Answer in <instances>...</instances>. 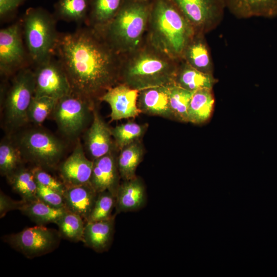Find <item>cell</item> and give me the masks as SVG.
Wrapping results in <instances>:
<instances>
[{"instance_id": "5b68a950", "label": "cell", "mask_w": 277, "mask_h": 277, "mask_svg": "<svg viewBox=\"0 0 277 277\" xmlns=\"http://www.w3.org/2000/svg\"><path fill=\"white\" fill-rule=\"evenodd\" d=\"M53 14L42 7L27 9L22 19L25 44L35 65L54 56L59 33Z\"/></svg>"}, {"instance_id": "836d02e7", "label": "cell", "mask_w": 277, "mask_h": 277, "mask_svg": "<svg viewBox=\"0 0 277 277\" xmlns=\"http://www.w3.org/2000/svg\"><path fill=\"white\" fill-rule=\"evenodd\" d=\"M145 126L134 122L122 124L111 129L115 145L122 149L133 143L144 133Z\"/></svg>"}, {"instance_id": "44dd1931", "label": "cell", "mask_w": 277, "mask_h": 277, "mask_svg": "<svg viewBox=\"0 0 277 277\" xmlns=\"http://www.w3.org/2000/svg\"><path fill=\"white\" fill-rule=\"evenodd\" d=\"M115 214L107 220L85 223L82 242L98 252L107 250L112 242Z\"/></svg>"}, {"instance_id": "6da1fadb", "label": "cell", "mask_w": 277, "mask_h": 277, "mask_svg": "<svg viewBox=\"0 0 277 277\" xmlns=\"http://www.w3.org/2000/svg\"><path fill=\"white\" fill-rule=\"evenodd\" d=\"M54 55L74 94L94 102L120 84L122 55L92 27L85 25L73 32L59 33Z\"/></svg>"}, {"instance_id": "d6986e66", "label": "cell", "mask_w": 277, "mask_h": 277, "mask_svg": "<svg viewBox=\"0 0 277 277\" xmlns=\"http://www.w3.org/2000/svg\"><path fill=\"white\" fill-rule=\"evenodd\" d=\"M226 9L239 19L277 16V0H223Z\"/></svg>"}, {"instance_id": "7402d4cb", "label": "cell", "mask_w": 277, "mask_h": 277, "mask_svg": "<svg viewBox=\"0 0 277 277\" xmlns=\"http://www.w3.org/2000/svg\"><path fill=\"white\" fill-rule=\"evenodd\" d=\"M182 60L201 72L213 73V63L205 34L195 33L187 46Z\"/></svg>"}, {"instance_id": "9a60e30c", "label": "cell", "mask_w": 277, "mask_h": 277, "mask_svg": "<svg viewBox=\"0 0 277 277\" xmlns=\"http://www.w3.org/2000/svg\"><path fill=\"white\" fill-rule=\"evenodd\" d=\"M112 137L111 129L94 108L91 124L84 136L85 148L91 160L112 152Z\"/></svg>"}, {"instance_id": "e0dca14e", "label": "cell", "mask_w": 277, "mask_h": 277, "mask_svg": "<svg viewBox=\"0 0 277 277\" xmlns=\"http://www.w3.org/2000/svg\"><path fill=\"white\" fill-rule=\"evenodd\" d=\"M98 193L90 183L66 187L63 194L65 207L69 211L88 221L97 199Z\"/></svg>"}, {"instance_id": "74e56055", "label": "cell", "mask_w": 277, "mask_h": 277, "mask_svg": "<svg viewBox=\"0 0 277 277\" xmlns=\"http://www.w3.org/2000/svg\"><path fill=\"white\" fill-rule=\"evenodd\" d=\"M26 202L22 200L16 201L1 191L0 193V217H3L6 214L11 210H19L25 204Z\"/></svg>"}, {"instance_id": "8d00e7d4", "label": "cell", "mask_w": 277, "mask_h": 277, "mask_svg": "<svg viewBox=\"0 0 277 277\" xmlns=\"http://www.w3.org/2000/svg\"><path fill=\"white\" fill-rule=\"evenodd\" d=\"M38 200L55 208H65L63 196L58 192L37 183Z\"/></svg>"}, {"instance_id": "f35d334b", "label": "cell", "mask_w": 277, "mask_h": 277, "mask_svg": "<svg viewBox=\"0 0 277 277\" xmlns=\"http://www.w3.org/2000/svg\"><path fill=\"white\" fill-rule=\"evenodd\" d=\"M27 0H0V18L4 20L13 15Z\"/></svg>"}, {"instance_id": "e575fe53", "label": "cell", "mask_w": 277, "mask_h": 277, "mask_svg": "<svg viewBox=\"0 0 277 277\" xmlns=\"http://www.w3.org/2000/svg\"><path fill=\"white\" fill-rule=\"evenodd\" d=\"M116 196L108 190L98 193L95 204L87 222H96L107 220L115 208Z\"/></svg>"}, {"instance_id": "ba28073f", "label": "cell", "mask_w": 277, "mask_h": 277, "mask_svg": "<svg viewBox=\"0 0 277 277\" xmlns=\"http://www.w3.org/2000/svg\"><path fill=\"white\" fill-rule=\"evenodd\" d=\"M94 103L71 92L57 100L50 116L64 137L78 138L86 128Z\"/></svg>"}, {"instance_id": "7a4b0ae2", "label": "cell", "mask_w": 277, "mask_h": 277, "mask_svg": "<svg viewBox=\"0 0 277 277\" xmlns=\"http://www.w3.org/2000/svg\"><path fill=\"white\" fill-rule=\"evenodd\" d=\"M180 62L152 45L145 37L139 47L122 55L120 83L138 90L172 84Z\"/></svg>"}, {"instance_id": "d590c367", "label": "cell", "mask_w": 277, "mask_h": 277, "mask_svg": "<svg viewBox=\"0 0 277 277\" xmlns=\"http://www.w3.org/2000/svg\"><path fill=\"white\" fill-rule=\"evenodd\" d=\"M31 170L37 183L63 194L66 188L63 182L55 179L42 167L35 166Z\"/></svg>"}, {"instance_id": "7c38bea8", "label": "cell", "mask_w": 277, "mask_h": 277, "mask_svg": "<svg viewBox=\"0 0 277 277\" xmlns=\"http://www.w3.org/2000/svg\"><path fill=\"white\" fill-rule=\"evenodd\" d=\"M54 56L35 65L33 70L34 96L58 100L71 92L67 74L60 61Z\"/></svg>"}, {"instance_id": "1f68e13d", "label": "cell", "mask_w": 277, "mask_h": 277, "mask_svg": "<svg viewBox=\"0 0 277 277\" xmlns=\"http://www.w3.org/2000/svg\"><path fill=\"white\" fill-rule=\"evenodd\" d=\"M194 92L175 83L170 85L169 104L172 116L181 122H188V109Z\"/></svg>"}, {"instance_id": "f546056e", "label": "cell", "mask_w": 277, "mask_h": 277, "mask_svg": "<svg viewBox=\"0 0 277 277\" xmlns=\"http://www.w3.org/2000/svg\"><path fill=\"white\" fill-rule=\"evenodd\" d=\"M24 159L13 137L6 136L0 143V173L7 177L20 166Z\"/></svg>"}, {"instance_id": "ab89813d", "label": "cell", "mask_w": 277, "mask_h": 277, "mask_svg": "<svg viewBox=\"0 0 277 277\" xmlns=\"http://www.w3.org/2000/svg\"><path fill=\"white\" fill-rule=\"evenodd\" d=\"M141 1H150V0H141Z\"/></svg>"}, {"instance_id": "4316f807", "label": "cell", "mask_w": 277, "mask_h": 277, "mask_svg": "<svg viewBox=\"0 0 277 277\" xmlns=\"http://www.w3.org/2000/svg\"><path fill=\"white\" fill-rule=\"evenodd\" d=\"M90 0H58L53 15L57 20L86 24Z\"/></svg>"}, {"instance_id": "d4e9b609", "label": "cell", "mask_w": 277, "mask_h": 277, "mask_svg": "<svg viewBox=\"0 0 277 277\" xmlns=\"http://www.w3.org/2000/svg\"><path fill=\"white\" fill-rule=\"evenodd\" d=\"M214 104L212 89L203 88L195 91L188 109V122L200 124L210 117Z\"/></svg>"}, {"instance_id": "3957f363", "label": "cell", "mask_w": 277, "mask_h": 277, "mask_svg": "<svg viewBox=\"0 0 277 277\" xmlns=\"http://www.w3.org/2000/svg\"><path fill=\"white\" fill-rule=\"evenodd\" d=\"M172 0H151L146 39L178 61L195 34Z\"/></svg>"}, {"instance_id": "484cf974", "label": "cell", "mask_w": 277, "mask_h": 277, "mask_svg": "<svg viewBox=\"0 0 277 277\" xmlns=\"http://www.w3.org/2000/svg\"><path fill=\"white\" fill-rule=\"evenodd\" d=\"M6 178L12 189L21 196L22 200L26 202L38 200L37 183L31 169L21 166Z\"/></svg>"}, {"instance_id": "ac0fdd59", "label": "cell", "mask_w": 277, "mask_h": 277, "mask_svg": "<svg viewBox=\"0 0 277 277\" xmlns=\"http://www.w3.org/2000/svg\"><path fill=\"white\" fill-rule=\"evenodd\" d=\"M147 202L145 185L138 177L124 181L116 194L115 212L134 211L142 208Z\"/></svg>"}, {"instance_id": "30bf717a", "label": "cell", "mask_w": 277, "mask_h": 277, "mask_svg": "<svg viewBox=\"0 0 277 277\" xmlns=\"http://www.w3.org/2000/svg\"><path fill=\"white\" fill-rule=\"evenodd\" d=\"M61 238L58 231L38 225L5 235L3 240L26 257L32 259L55 250Z\"/></svg>"}, {"instance_id": "5bb4252c", "label": "cell", "mask_w": 277, "mask_h": 277, "mask_svg": "<svg viewBox=\"0 0 277 277\" xmlns=\"http://www.w3.org/2000/svg\"><path fill=\"white\" fill-rule=\"evenodd\" d=\"M93 166V161L87 157L81 141L77 139L72 152L58 165V169L66 187L73 186L90 182Z\"/></svg>"}, {"instance_id": "52a82bcc", "label": "cell", "mask_w": 277, "mask_h": 277, "mask_svg": "<svg viewBox=\"0 0 277 277\" xmlns=\"http://www.w3.org/2000/svg\"><path fill=\"white\" fill-rule=\"evenodd\" d=\"M13 138L24 161L44 169L56 167L66 149L62 140L39 126L21 131Z\"/></svg>"}, {"instance_id": "d6a6232c", "label": "cell", "mask_w": 277, "mask_h": 277, "mask_svg": "<svg viewBox=\"0 0 277 277\" xmlns=\"http://www.w3.org/2000/svg\"><path fill=\"white\" fill-rule=\"evenodd\" d=\"M57 100L48 96H34L28 111V123L41 126L51 115Z\"/></svg>"}, {"instance_id": "8992f818", "label": "cell", "mask_w": 277, "mask_h": 277, "mask_svg": "<svg viewBox=\"0 0 277 277\" xmlns=\"http://www.w3.org/2000/svg\"><path fill=\"white\" fill-rule=\"evenodd\" d=\"M1 89L3 122L11 134L28 123V111L35 93L33 70L29 67L21 69L12 76L7 90Z\"/></svg>"}, {"instance_id": "2e32d148", "label": "cell", "mask_w": 277, "mask_h": 277, "mask_svg": "<svg viewBox=\"0 0 277 277\" xmlns=\"http://www.w3.org/2000/svg\"><path fill=\"white\" fill-rule=\"evenodd\" d=\"M119 177L117 159L112 152L93 160L89 183L97 193L108 190L116 196Z\"/></svg>"}, {"instance_id": "cb8c5ba5", "label": "cell", "mask_w": 277, "mask_h": 277, "mask_svg": "<svg viewBox=\"0 0 277 277\" xmlns=\"http://www.w3.org/2000/svg\"><path fill=\"white\" fill-rule=\"evenodd\" d=\"M125 0H90L86 25L95 29L110 23L117 14Z\"/></svg>"}, {"instance_id": "83f0119b", "label": "cell", "mask_w": 277, "mask_h": 277, "mask_svg": "<svg viewBox=\"0 0 277 277\" xmlns=\"http://www.w3.org/2000/svg\"><path fill=\"white\" fill-rule=\"evenodd\" d=\"M21 212L37 225L55 223L67 211L65 208H55L39 200L26 202Z\"/></svg>"}, {"instance_id": "603a6c76", "label": "cell", "mask_w": 277, "mask_h": 277, "mask_svg": "<svg viewBox=\"0 0 277 277\" xmlns=\"http://www.w3.org/2000/svg\"><path fill=\"white\" fill-rule=\"evenodd\" d=\"M217 82L213 74L201 72L183 60L180 61L174 79V83L190 91L203 89H212Z\"/></svg>"}, {"instance_id": "9c48e42d", "label": "cell", "mask_w": 277, "mask_h": 277, "mask_svg": "<svg viewBox=\"0 0 277 277\" xmlns=\"http://www.w3.org/2000/svg\"><path fill=\"white\" fill-rule=\"evenodd\" d=\"M22 22L18 21L0 30V73L8 78L29 67L31 62L23 40Z\"/></svg>"}, {"instance_id": "ffe728a7", "label": "cell", "mask_w": 277, "mask_h": 277, "mask_svg": "<svg viewBox=\"0 0 277 277\" xmlns=\"http://www.w3.org/2000/svg\"><path fill=\"white\" fill-rule=\"evenodd\" d=\"M171 85L151 87L139 90L137 106L141 112L163 116H172L169 104Z\"/></svg>"}, {"instance_id": "4dcf8cb0", "label": "cell", "mask_w": 277, "mask_h": 277, "mask_svg": "<svg viewBox=\"0 0 277 277\" xmlns=\"http://www.w3.org/2000/svg\"><path fill=\"white\" fill-rule=\"evenodd\" d=\"M85 223L80 215L67 210L55 223L61 237L73 242L82 241Z\"/></svg>"}, {"instance_id": "277c9868", "label": "cell", "mask_w": 277, "mask_h": 277, "mask_svg": "<svg viewBox=\"0 0 277 277\" xmlns=\"http://www.w3.org/2000/svg\"><path fill=\"white\" fill-rule=\"evenodd\" d=\"M150 1L125 0L113 19L96 30L110 46L123 55L139 47L148 29Z\"/></svg>"}, {"instance_id": "4fadbf2b", "label": "cell", "mask_w": 277, "mask_h": 277, "mask_svg": "<svg viewBox=\"0 0 277 277\" xmlns=\"http://www.w3.org/2000/svg\"><path fill=\"white\" fill-rule=\"evenodd\" d=\"M139 90L120 83L108 90L100 98L110 107L111 121L135 117L141 111L137 106Z\"/></svg>"}, {"instance_id": "8fae6325", "label": "cell", "mask_w": 277, "mask_h": 277, "mask_svg": "<svg viewBox=\"0 0 277 277\" xmlns=\"http://www.w3.org/2000/svg\"><path fill=\"white\" fill-rule=\"evenodd\" d=\"M195 32L206 34L221 24L226 9L223 0H172Z\"/></svg>"}, {"instance_id": "f1b7e54d", "label": "cell", "mask_w": 277, "mask_h": 277, "mask_svg": "<svg viewBox=\"0 0 277 277\" xmlns=\"http://www.w3.org/2000/svg\"><path fill=\"white\" fill-rule=\"evenodd\" d=\"M143 155L142 147L135 142L121 149L117 164L120 177L123 181L136 177V170L142 160Z\"/></svg>"}]
</instances>
